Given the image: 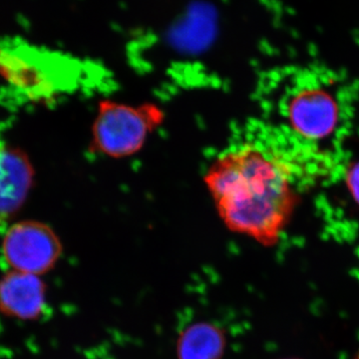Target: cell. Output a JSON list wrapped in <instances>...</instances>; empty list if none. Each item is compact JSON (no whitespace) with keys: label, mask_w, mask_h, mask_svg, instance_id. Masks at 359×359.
<instances>
[{"label":"cell","mask_w":359,"mask_h":359,"mask_svg":"<svg viewBox=\"0 0 359 359\" xmlns=\"http://www.w3.org/2000/svg\"><path fill=\"white\" fill-rule=\"evenodd\" d=\"M269 133L316 176L351 128L353 97L334 72L301 69L276 80L269 95Z\"/></svg>","instance_id":"7a4b0ae2"},{"label":"cell","mask_w":359,"mask_h":359,"mask_svg":"<svg viewBox=\"0 0 359 359\" xmlns=\"http://www.w3.org/2000/svg\"><path fill=\"white\" fill-rule=\"evenodd\" d=\"M0 252L7 271L41 276L57 264L62 245L48 224L23 221L9 226Z\"/></svg>","instance_id":"277c9868"},{"label":"cell","mask_w":359,"mask_h":359,"mask_svg":"<svg viewBox=\"0 0 359 359\" xmlns=\"http://www.w3.org/2000/svg\"><path fill=\"white\" fill-rule=\"evenodd\" d=\"M311 177L266 128L264 136L219 155L208 169L205 184L231 231L271 245L292 218L299 187Z\"/></svg>","instance_id":"6da1fadb"},{"label":"cell","mask_w":359,"mask_h":359,"mask_svg":"<svg viewBox=\"0 0 359 359\" xmlns=\"http://www.w3.org/2000/svg\"><path fill=\"white\" fill-rule=\"evenodd\" d=\"M33 168L27 156L0 144V222L13 216L32 189Z\"/></svg>","instance_id":"8992f818"},{"label":"cell","mask_w":359,"mask_h":359,"mask_svg":"<svg viewBox=\"0 0 359 359\" xmlns=\"http://www.w3.org/2000/svg\"><path fill=\"white\" fill-rule=\"evenodd\" d=\"M224 349L223 332L211 323L186 328L178 340L179 359H221Z\"/></svg>","instance_id":"52a82bcc"},{"label":"cell","mask_w":359,"mask_h":359,"mask_svg":"<svg viewBox=\"0 0 359 359\" xmlns=\"http://www.w3.org/2000/svg\"><path fill=\"white\" fill-rule=\"evenodd\" d=\"M355 359H359V353H358V355H356Z\"/></svg>","instance_id":"ba28073f"},{"label":"cell","mask_w":359,"mask_h":359,"mask_svg":"<svg viewBox=\"0 0 359 359\" xmlns=\"http://www.w3.org/2000/svg\"><path fill=\"white\" fill-rule=\"evenodd\" d=\"M164 119V111L156 104L104 100L92 125L90 149L113 159L130 157L144 147Z\"/></svg>","instance_id":"3957f363"},{"label":"cell","mask_w":359,"mask_h":359,"mask_svg":"<svg viewBox=\"0 0 359 359\" xmlns=\"http://www.w3.org/2000/svg\"><path fill=\"white\" fill-rule=\"evenodd\" d=\"M46 306L41 276L6 271L0 278V313L13 320L32 321L43 316Z\"/></svg>","instance_id":"5b68a950"}]
</instances>
